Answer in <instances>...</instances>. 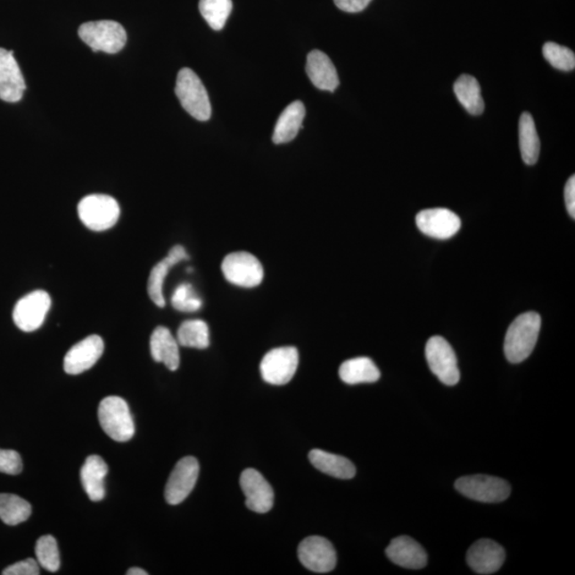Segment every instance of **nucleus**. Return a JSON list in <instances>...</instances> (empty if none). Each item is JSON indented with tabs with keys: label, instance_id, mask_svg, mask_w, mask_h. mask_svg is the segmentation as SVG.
Wrapping results in <instances>:
<instances>
[{
	"label": "nucleus",
	"instance_id": "obj_18",
	"mask_svg": "<svg viewBox=\"0 0 575 575\" xmlns=\"http://www.w3.org/2000/svg\"><path fill=\"white\" fill-rule=\"evenodd\" d=\"M386 554L398 566L422 569L427 565V554L417 541L408 536L394 538L386 549Z\"/></svg>",
	"mask_w": 575,
	"mask_h": 575
},
{
	"label": "nucleus",
	"instance_id": "obj_30",
	"mask_svg": "<svg viewBox=\"0 0 575 575\" xmlns=\"http://www.w3.org/2000/svg\"><path fill=\"white\" fill-rule=\"evenodd\" d=\"M200 11L213 30H222L233 10L232 0H200Z\"/></svg>",
	"mask_w": 575,
	"mask_h": 575
},
{
	"label": "nucleus",
	"instance_id": "obj_15",
	"mask_svg": "<svg viewBox=\"0 0 575 575\" xmlns=\"http://www.w3.org/2000/svg\"><path fill=\"white\" fill-rule=\"evenodd\" d=\"M105 349L103 339L92 335L70 348L64 357V371L70 375H78L92 368L102 357Z\"/></svg>",
	"mask_w": 575,
	"mask_h": 575
},
{
	"label": "nucleus",
	"instance_id": "obj_12",
	"mask_svg": "<svg viewBox=\"0 0 575 575\" xmlns=\"http://www.w3.org/2000/svg\"><path fill=\"white\" fill-rule=\"evenodd\" d=\"M200 474V464L192 456L184 457L175 465L169 475L164 497L171 505H177L185 500L194 489Z\"/></svg>",
	"mask_w": 575,
	"mask_h": 575
},
{
	"label": "nucleus",
	"instance_id": "obj_23",
	"mask_svg": "<svg viewBox=\"0 0 575 575\" xmlns=\"http://www.w3.org/2000/svg\"><path fill=\"white\" fill-rule=\"evenodd\" d=\"M306 109L302 102L297 101L290 103L279 115L275 129H274L273 142L275 144H289L297 138L300 130L303 128Z\"/></svg>",
	"mask_w": 575,
	"mask_h": 575
},
{
	"label": "nucleus",
	"instance_id": "obj_28",
	"mask_svg": "<svg viewBox=\"0 0 575 575\" xmlns=\"http://www.w3.org/2000/svg\"><path fill=\"white\" fill-rule=\"evenodd\" d=\"M177 342L185 348L204 349L209 347V327L201 320H189L178 328Z\"/></svg>",
	"mask_w": 575,
	"mask_h": 575
},
{
	"label": "nucleus",
	"instance_id": "obj_19",
	"mask_svg": "<svg viewBox=\"0 0 575 575\" xmlns=\"http://www.w3.org/2000/svg\"><path fill=\"white\" fill-rule=\"evenodd\" d=\"M306 72L312 84L322 91L333 92L341 84L335 65L327 54L314 51L307 57Z\"/></svg>",
	"mask_w": 575,
	"mask_h": 575
},
{
	"label": "nucleus",
	"instance_id": "obj_3",
	"mask_svg": "<svg viewBox=\"0 0 575 575\" xmlns=\"http://www.w3.org/2000/svg\"><path fill=\"white\" fill-rule=\"evenodd\" d=\"M102 429L111 439L129 441L135 435V423L128 404L119 397H107L98 407Z\"/></svg>",
	"mask_w": 575,
	"mask_h": 575
},
{
	"label": "nucleus",
	"instance_id": "obj_8",
	"mask_svg": "<svg viewBox=\"0 0 575 575\" xmlns=\"http://www.w3.org/2000/svg\"><path fill=\"white\" fill-rule=\"evenodd\" d=\"M425 355L432 374L441 382L448 386L456 385L460 379L457 357L445 338L431 337L426 343Z\"/></svg>",
	"mask_w": 575,
	"mask_h": 575
},
{
	"label": "nucleus",
	"instance_id": "obj_4",
	"mask_svg": "<svg viewBox=\"0 0 575 575\" xmlns=\"http://www.w3.org/2000/svg\"><path fill=\"white\" fill-rule=\"evenodd\" d=\"M78 35L95 53H118L127 41L124 27L114 21H87L79 27Z\"/></svg>",
	"mask_w": 575,
	"mask_h": 575
},
{
	"label": "nucleus",
	"instance_id": "obj_10",
	"mask_svg": "<svg viewBox=\"0 0 575 575\" xmlns=\"http://www.w3.org/2000/svg\"><path fill=\"white\" fill-rule=\"evenodd\" d=\"M51 306V297L43 290H37V292L25 295L14 307L15 325L26 333L38 330L45 321Z\"/></svg>",
	"mask_w": 575,
	"mask_h": 575
},
{
	"label": "nucleus",
	"instance_id": "obj_11",
	"mask_svg": "<svg viewBox=\"0 0 575 575\" xmlns=\"http://www.w3.org/2000/svg\"><path fill=\"white\" fill-rule=\"evenodd\" d=\"M298 554L302 565L316 573L331 572L337 565L335 547L324 537H307L300 542Z\"/></svg>",
	"mask_w": 575,
	"mask_h": 575
},
{
	"label": "nucleus",
	"instance_id": "obj_2",
	"mask_svg": "<svg viewBox=\"0 0 575 575\" xmlns=\"http://www.w3.org/2000/svg\"><path fill=\"white\" fill-rule=\"evenodd\" d=\"M175 93L191 117L201 122H206L211 118L209 96L200 77L193 70L187 68L179 70Z\"/></svg>",
	"mask_w": 575,
	"mask_h": 575
},
{
	"label": "nucleus",
	"instance_id": "obj_17",
	"mask_svg": "<svg viewBox=\"0 0 575 575\" xmlns=\"http://www.w3.org/2000/svg\"><path fill=\"white\" fill-rule=\"evenodd\" d=\"M505 561V551L490 539H481L470 547L467 553V563L478 574H492L500 571Z\"/></svg>",
	"mask_w": 575,
	"mask_h": 575
},
{
	"label": "nucleus",
	"instance_id": "obj_33",
	"mask_svg": "<svg viewBox=\"0 0 575 575\" xmlns=\"http://www.w3.org/2000/svg\"><path fill=\"white\" fill-rule=\"evenodd\" d=\"M201 300L196 294L190 283H182L175 289L172 305L175 309L182 312H195L201 309Z\"/></svg>",
	"mask_w": 575,
	"mask_h": 575
},
{
	"label": "nucleus",
	"instance_id": "obj_5",
	"mask_svg": "<svg viewBox=\"0 0 575 575\" xmlns=\"http://www.w3.org/2000/svg\"><path fill=\"white\" fill-rule=\"evenodd\" d=\"M119 206L113 197L92 194L84 197L78 205V215L85 226L94 232H105L117 224Z\"/></svg>",
	"mask_w": 575,
	"mask_h": 575
},
{
	"label": "nucleus",
	"instance_id": "obj_21",
	"mask_svg": "<svg viewBox=\"0 0 575 575\" xmlns=\"http://www.w3.org/2000/svg\"><path fill=\"white\" fill-rule=\"evenodd\" d=\"M107 474L108 465L101 456H91L86 459L80 470V480L91 501L100 502L105 497Z\"/></svg>",
	"mask_w": 575,
	"mask_h": 575
},
{
	"label": "nucleus",
	"instance_id": "obj_34",
	"mask_svg": "<svg viewBox=\"0 0 575 575\" xmlns=\"http://www.w3.org/2000/svg\"><path fill=\"white\" fill-rule=\"evenodd\" d=\"M23 470V463L20 454L13 450H2L0 448V472L18 475Z\"/></svg>",
	"mask_w": 575,
	"mask_h": 575
},
{
	"label": "nucleus",
	"instance_id": "obj_9",
	"mask_svg": "<svg viewBox=\"0 0 575 575\" xmlns=\"http://www.w3.org/2000/svg\"><path fill=\"white\" fill-rule=\"evenodd\" d=\"M299 366V352L293 347L271 349L260 364L262 379L271 385H286L293 379Z\"/></svg>",
	"mask_w": 575,
	"mask_h": 575
},
{
	"label": "nucleus",
	"instance_id": "obj_25",
	"mask_svg": "<svg viewBox=\"0 0 575 575\" xmlns=\"http://www.w3.org/2000/svg\"><path fill=\"white\" fill-rule=\"evenodd\" d=\"M339 376L349 385H357V383L379 381L381 372L374 360L368 357H357L344 361L339 369Z\"/></svg>",
	"mask_w": 575,
	"mask_h": 575
},
{
	"label": "nucleus",
	"instance_id": "obj_14",
	"mask_svg": "<svg viewBox=\"0 0 575 575\" xmlns=\"http://www.w3.org/2000/svg\"><path fill=\"white\" fill-rule=\"evenodd\" d=\"M418 228L426 235L435 239H450L462 226V221L456 213L446 208L422 210L415 218Z\"/></svg>",
	"mask_w": 575,
	"mask_h": 575
},
{
	"label": "nucleus",
	"instance_id": "obj_1",
	"mask_svg": "<svg viewBox=\"0 0 575 575\" xmlns=\"http://www.w3.org/2000/svg\"><path fill=\"white\" fill-rule=\"evenodd\" d=\"M541 317L536 312L520 315L508 327L504 352L512 364L522 363L532 354L538 341Z\"/></svg>",
	"mask_w": 575,
	"mask_h": 575
},
{
	"label": "nucleus",
	"instance_id": "obj_37",
	"mask_svg": "<svg viewBox=\"0 0 575 575\" xmlns=\"http://www.w3.org/2000/svg\"><path fill=\"white\" fill-rule=\"evenodd\" d=\"M566 207L569 215L575 218V177L569 178L565 187Z\"/></svg>",
	"mask_w": 575,
	"mask_h": 575
},
{
	"label": "nucleus",
	"instance_id": "obj_20",
	"mask_svg": "<svg viewBox=\"0 0 575 575\" xmlns=\"http://www.w3.org/2000/svg\"><path fill=\"white\" fill-rule=\"evenodd\" d=\"M187 259H189V255L183 246L175 245L174 248L168 251V257L161 261H159L158 264L152 267L149 278L147 292H149L150 298L152 302L158 307H161L162 308V307L166 306V300H164L163 297V283L164 281H166L169 268L177 265L178 262Z\"/></svg>",
	"mask_w": 575,
	"mask_h": 575
},
{
	"label": "nucleus",
	"instance_id": "obj_22",
	"mask_svg": "<svg viewBox=\"0 0 575 575\" xmlns=\"http://www.w3.org/2000/svg\"><path fill=\"white\" fill-rule=\"evenodd\" d=\"M177 339L168 328L158 326L151 337V353L153 360L166 365L171 371H177L180 364Z\"/></svg>",
	"mask_w": 575,
	"mask_h": 575
},
{
	"label": "nucleus",
	"instance_id": "obj_6",
	"mask_svg": "<svg viewBox=\"0 0 575 575\" xmlns=\"http://www.w3.org/2000/svg\"><path fill=\"white\" fill-rule=\"evenodd\" d=\"M456 489L471 500L483 503L505 501L511 495V486L506 481L489 475L464 476L456 481Z\"/></svg>",
	"mask_w": 575,
	"mask_h": 575
},
{
	"label": "nucleus",
	"instance_id": "obj_26",
	"mask_svg": "<svg viewBox=\"0 0 575 575\" xmlns=\"http://www.w3.org/2000/svg\"><path fill=\"white\" fill-rule=\"evenodd\" d=\"M519 144L523 161L533 166L538 161L540 141L532 115L524 112L519 120Z\"/></svg>",
	"mask_w": 575,
	"mask_h": 575
},
{
	"label": "nucleus",
	"instance_id": "obj_16",
	"mask_svg": "<svg viewBox=\"0 0 575 575\" xmlns=\"http://www.w3.org/2000/svg\"><path fill=\"white\" fill-rule=\"evenodd\" d=\"M12 51L0 48V100L18 103L26 90L23 74Z\"/></svg>",
	"mask_w": 575,
	"mask_h": 575
},
{
	"label": "nucleus",
	"instance_id": "obj_29",
	"mask_svg": "<svg viewBox=\"0 0 575 575\" xmlns=\"http://www.w3.org/2000/svg\"><path fill=\"white\" fill-rule=\"evenodd\" d=\"M31 516L30 503L19 496L0 494V519L11 527L25 522Z\"/></svg>",
	"mask_w": 575,
	"mask_h": 575
},
{
	"label": "nucleus",
	"instance_id": "obj_38",
	"mask_svg": "<svg viewBox=\"0 0 575 575\" xmlns=\"http://www.w3.org/2000/svg\"><path fill=\"white\" fill-rule=\"evenodd\" d=\"M146 571H144V569L141 568H131L127 571V575H147Z\"/></svg>",
	"mask_w": 575,
	"mask_h": 575
},
{
	"label": "nucleus",
	"instance_id": "obj_31",
	"mask_svg": "<svg viewBox=\"0 0 575 575\" xmlns=\"http://www.w3.org/2000/svg\"><path fill=\"white\" fill-rule=\"evenodd\" d=\"M36 555L37 563L49 572H56L60 568V553L56 539L51 535L42 536L37 541Z\"/></svg>",
	"mask_w": 575,
	"mask_h": 575
},
{
	"label": "nucleus",
	"instance_id": "obj_35",
	"mask_svg": "<svg viewBox=\"0 0 575 575\" xmlns=\"http://www.w3.org/2000/svg\"><path fill=\"white\" fill-rule=\"evenodd\" d=\"M4 575H37L40 574V568L38 563L34 558L15 563L5 568L3 571Z\"/></svg>",
	"mask_w": 575,
	"mask_h": 575
},
{
	"label": "nucleus",
	"instance_id": "obj_32",
	"mask_svg": "<svg viewBox=\"0 0 575 575\" xmlns=\"http://www.w3.org/2000/svg\"><path fill=\"white\" fill-rule=\"evenodd\" d=\"M544 57L553 68L561 70H572L575 68V54L568 47L558 45L556 43L547 42L542 48Z\"/></svg>",
	"mask_w": 575,
	"mask_h": 575
},
{
	"label": "nucleus",
	"instance_id": "obj_36",
	"mask_svg": "<svg viewBox=\"0 0 575 575\" xmlns=\"http://www.w3.org/2000/svg\"><path fill=\"white\" fill-rule=\"evenodd\" d=\"M333 2L344 12L358 13L368 7L372 0H333Z\"/></svg>",
	"mask_w": 575,
	"mask_h": 575
},
{
	"label": "nucleus",
	"instance_id": "obj_24",
	"mask_svg": "<svg viewBox=\"0 0 575 575\" xmlns=\"http://www.w3.org/2000/svg\"><path fill=\"white\" fill-rule=\"evenodd\" d=\"M309 460L315 468L321 472L341 480L353 479L356 474V468L349 459L336 454L322 450H312L309 453Z\"/></svg>",
	"mask_w": 575,
	"mask_h": 575
},
{
	"label": "nucleus",
	"instance_id": "obj_13",
	"mask_svg": "<svg viewBox=\"0 0 575 575\" xmlns=\"http://www.w3.org/2000/svg\"><path fill=\"white\" fill-rule=\"evenodd\" d=\"M240 486L245 496V504L251 511L259 513L270 512L274 504L272 486L259 471L246 469L241 474Z\"/></svg>",
	"mask_w": 575,
	"mask_h": 575
},
{
	"label": "nucleus",
	"instance_id": "obj_27",
	"mask_svg": "<svg viewBox=\"0 0 575 575\" xmlns=\"http://www.w3.org/2000/svg\"><path fill=\"white\" fill-rule=\"evenodd\" d=\"M457 100L465 111L473 115L483 113L485 103L481 94L479 81L470 75H462L454 85Z\"/></svg>",
	"mask_w": 575,
	"mask_h": 575
},
{
	"label": "nucleus",
	"instance_id": "obj_7",
	"mask_svg": "<svg viewBox=\"0 0 575 575\" xmlns=\"http://www.w3.org/2000/svg\"><path fill=\"white\" fill-rule=\"evenodd\" d=\"M222 271L227 282L243 288L259 286L265 275L260 261L248 251L227 255L222 262Z\"/></svg>",
	"mask_w": 575,
	"mask_h": 575
}]
</instances>
